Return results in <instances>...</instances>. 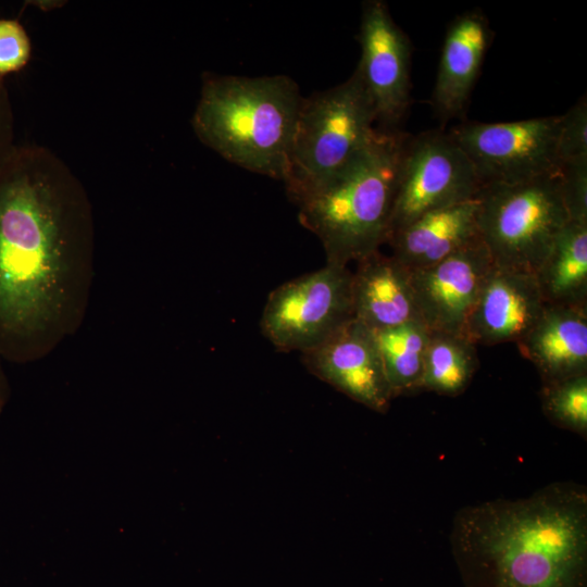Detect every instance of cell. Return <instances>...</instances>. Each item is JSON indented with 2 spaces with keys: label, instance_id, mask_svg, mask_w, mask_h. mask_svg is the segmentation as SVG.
Returning <instances> with one entry per match:
<instances>
[{
  "label": "cell",
  "instance_id": "3957f363",
  "mask_svg": "<svg viewBox=\"0 0 587 587\" xmlns=\"http://www.w3.org/2000/svg\"><path fill=\"white\" fill-rule=\"evenodd\" d=\"M302 99L287 75L205 73L191 125L199 140L222 158L283 180Z\"/></svg>",
  "mask_w": 587,
  "mask_h": 587
},
{
  "label": "cell",
  "instance_id": "4fadbf2b",
  "mask_svg": "<svg viewBox=\"0 0 587 587\" xmlns=\"http://www.w3.org/2000/svg\"><path fill=\"white\" fill-rule=\"evenodd\" d=\"M546 305L535 274L492 264L463 335L475 346L516 342Z\"/></svg>",
  "mask_w": 587,
  "mask_h": 587
},
{
  "label": "cell",
  "instance_id": "ba28073f",
  "mask_svg": "<svg viewBox=\"0 0 587 587\" xmlns=\"http://www.w3.org/2000/svg\"><path fill=\"white\" fill-rule=\"evenodd\" d=\"M561 115L515 122H465L448 133L474 166L482 184H516L554 175Z\"/></svg>",
  "mask_w": 587,
  "mask_h": 587
},
{
  "label": "cell",
  "instance_id": "ac0fdd59",
  "mask_svg": "<svg viewBox=\"0 0 587 587\" xmlns=\"http://www.w3.org/2000/svg\"><path fill=\"white\" fill-rule=\"evenodd\" d=\"M535 277L546 304L587 308V223L569 221Z\"/></svg>",
  "mask_w": 587,
  "mask_h": 587
},
{
  "label": "cell",
  "instance_id": "5b68a950",
  "mask_svg": "<svg viewBox=\"0 0 587 587\" xmlns=\"http://www.w3.org/2000/svg\"><path fill=\"white\" fill-rule=\"evenodd\" d=\"M373 100L358 68L344 83L303 98L284 184L299 204L321 190L373 139Z\"/></svg>",
  "mask_w": 587,
  "mask_h": 587
},
{
  "label": "cell",
  "instance_id": "5bb4252c",
  "mask_svg": "<svg viewBox=\"0 0 587 587\" xmlns=\"http://www.w3.org/2000/svg\"><path fill=\"white\" fill-rule=\"evenodd\" d=\"M491 39L489 22L478 9L460 14L450 23L432 96L434 110L442 122L465 111Z\"/></svg>",
  "mask_w": 587,
  "mask_h": 587
},
{
  "label": "cell",
  "instance_id": "ffe728a7",
  "mask_svg": "<svg viewBox=\"0 0 587 587\" xmlns=\"http://www.w3.org/2000/svg\"><path fill=\"white\" fill-rule=\"evenodd\" d=\"M479 360L476 346L462 334L430 332L421 391L457 397L470 386Z\"/></svg>",
  "mask_w": 587,
  "mask_h": 587
},
{
  "label": "cell",
  "instance_id": "30bf717a",
  "mask_svg": "<svg viewBox=\"0 0 587 587\" xmlns=\"http://www.w3.org/2000/svg\"><path fill=\"white\" fill-rule=\"evenodd\" d=\"M357 66L373 100L379 129L397 130L411 101L412 46L382 0L363 3Z\"/></svg>",
  "mask_w": 587,
  "mask_h": 587
},
{
  "label": "cell",
  "instance_id": "d4e9b609",
  "mask_svg": "<svg viewBox=\"0 0 587 587\" xmlns=\"http://www.w3.org/2000/svg\"><path fill=\"white\" fill-rule=\"evenodd\" d=\"M17 145L14 142V115L4 83L0 76V168L12 155Z\"/></svg>",
  "mask_w": 587,
  "mask_h": 587
},
{
  "label": "cell",
  "instance_id": "484cf974",
  "mask_svg": "<svg viewBox=\"0 0 587 587\" xmlns=\"http://www.w3.org/2000/svg\"><path fill=\"white\" fill-rule=\"evenodd\" d=\"M2 362L3 360L0 357V413L4 408L10 395L9 383L4 373Z\"/></svg>",
  "mask_w": 587,
  "mask_h": 587
},
{
  "label": "cell",
  "instance_id": "8992f818",
  "mask_svg": "<svg viewBox=\"0 0 587 587\" xmlns=\"http://www.w3.org/2000/svg\"><path fill=\"white\" fill-rule=\"evenodd\" d=\"M558 174L482 186L478 229L492 264L537 272L570 221Z\"/></svg>",
  "mask_w": 587,
  "mask_h": 587
},
{
  "label": "cell",
  "instance_id": "2e32d148",
  "mask_svg": "<svg viewBox=\"0 0 587 587\" xmlns=\"http://www.w3.org/2000/svg\"><path fill=\"white\" fill-rule=\"evenodd\" d=\"M357 263L351 282L354 320L372 332L420 321L409 268L379 250Z\"/></svg>",
  "mask_w": 587,
  "mask_h": 587
},
{
  "label": "cell",
  "instance_id": "cb8c5ba5",
  "mask_svg": "<svg viewBox=\"0 0 587 587\" xmlns=\"http://www.w3.org/2000/svg\"><path fill=\"white\" fill-rule=\"evenodd\" d=\"M32 42L23 25L0 18V76L22 70L30 59Z\"/></svg>",
  "mask_w": 587,
  "mask_h": 587
},
{
  "label": "cell",
  "instance_id": "9a60e30c",
  "mask_svg": "<svg viewBox=\"0 0 587 587\" xmlns=\"http://www.w3.org/2000/svg\"><path fill=\"white\" fill-rule=\"evenodd\" d=\"M515 345L541 384L587 374V308L547 304Z\"/></svg>",
  "mask_w": 587,
  "mask_h": 587
},
{
  "label": "cell",
  "instance_id": "8fae6325",
  "mask_svg": "<svg viewBox=\"0 0 587 587\" xmlns=\"http://www.w3.org/2000/svg\"><path fill=\"white\" fill-rule=\"evenodd\" d=\"M491 266L479 238L438 263L410 271L420 321L430 332L463 335Z\"/></svg>",
  "mask_w": 587,
  "mask_h": 587
},
{
  "label": "cell",
  "instance_id": "7c38bea8",
  "mask_svg": "<svg viewBox=\"0 0 587 587\" xmlns=\"http://www.w3.org/2000/svg\"><path fill=\"white\" fill-rule=\"evenodd\" d=\"M310 373L378 413L395 399L372 330L352 319L317 347L302 352Z\"/></svg>",
  "mask_w": 587,
  "mask_h": 587
},
{
  "label": "cell",
  "instance_id": "d6986e66",
  "mask_svg": "<svg viewBox=\"0 0 587 587\" xmlns=\"http://www.w3.org/2000/svg\"><path fill=\"white\" fill-rule=\"evenodd\" d=\"M394 398L421 391L430 330L421 321L372 332Z\"/></svg>",
  "mask_w": 587,
  "mask_h": 587
},
{
  "label": "cell",
  "instance_id": "6da1fadb",
  "mask_svg": "<svg viewBox=\"0 0 587 587\" xmlns=\"http://www.w3.org/2000/svg\"><path fill=\"white\" fill-rule=\"evenodd\" d=\"M95 222L78 177L50 149L15 148L0 168V357L29 363L84 322Z\"/></svg>",
  "mask_w": 587,
  "mask_h": 587
},
{
  "label": "cell",
  "instance_id": "44dd1931",
  "mask_svg": "<svg viewBox=\"0 0 587 587\" xmlns=\"http://www.w3.org/2000/svg\"><path fill=\"white\" fill-rule=\"evenodd\" d=\"M541 409L555 426L587 437V374L541 384Z\"/></svg>",
  "mask_w": 587,
  "mask_h": 587
},
{
  "label": "cell",
  "instance_id": "9c48e42d",
  "mask_svg": "<svg viewBox=\"0 0 587 587\" xmlns=\"http://www.w3.org/2000/svg\"><path fill=\"white\" fill-rule=\"evenodd\" d=\"M480 188L473 164L448 133L429 130L410 136L401 161L388 238L428 212L475 198Z\"/></svg>",
  "mask_w": 587,
  "mask_h": 587
},
{
  "label": "cell",
  "instance_id": "7402d4cb",
  "mask_svg": "<svg viewBox=\"0 0 587 587\" xmlns=\"http://www.w3.org/2000/svg\"><path fill=\"white\" fill-rule=\"evenodd\" d=\"M557 152L560 166L587 161V101L584 97L561 115Z\"/></svg>",
  "mask_w": 587,
  "mask_h": 587
},
{
  "label": "cell",
  "instance_id": "e0dca14e",
  "mask_svg": "<svg viewBox=\"0 0 587 587\" xmlns=\"http://www.w3.org/2000/svg\"><path fill=\"white\" fill-rule=\"evenodd\" d=\"M477 197L428 212L387 240L392 257L410 271L442 261L478 240Z\"/></svg>",
  "mask_w": 587,
  "mask_h": 587
},
{
  "label": "cell",
  "instance_id": "52a82bcc",
  "mask_svg": "<svg viewBox=\"0 0 587 587\" xmlns=\"http://www.w3.org/2000/svg\"><path fill=\"white\" fill-rule=\"evenodd\" d=\"M352 272L326 264L275 288L260 320L262 335L278 351L311 350L353 319Z\"/></svg>",
  "mask_w": 587,
  "mask_h": 587
},
{
  "label": "cell",
  "instance_id": "7a4b0ae2",
  "mask_svg": "<svg viewBox=\"0 0 587 587\" xmlns=\"http://www.w3.org/2000/svg\"><path fill=\"white\" fill-rule=\"evenodd\" d=\"M450 546L464 587H587V489L558 482L465 505Z\"/></svg>",
  "mask_w": 587,
  "mask_h": 587
},
{
  "label": "cell",
  "instance_id": "277c9868",
  "mask_svg": "<svg viewBox=\"0 0 587 587\" xmlns=\"http://www.w3.org/2000/svg\"><path fill=\"white\" fill-rule=\"evenodd\" d=\"M409 137L398 129L377 128L345 168L297 204L299 222L321 240L326 264L347 266L387 241Z\"/></svg>",
  "mask_w": 587,
  "mask_h": 587
},
{
  "label": "cell",
  "instance_id": "603a6c76",
  "mask_svg": "<svg viewBox=\"0 0 587 587\" xmlns=\"http://www.w3.org/2000/svg\"><path fill=\"white\" fill-rule=\"evenodd\" d=\"M558 177L570 221L587 223V161L562 164Z\"/></svg>",
  "mask_w": 587,
  "mask_h": 587
}]
</instances>
